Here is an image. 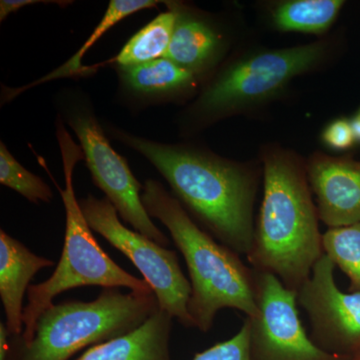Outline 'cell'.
<instances>
[{"label": "cell", "mask_w": 360, "mask_h": 360, "mask_svg": "<svg viewBox=\"0 0 360 360\" xmlns=\"http://www.w3.org/2000/svg\"><path fill=\"white\" fill-rule=\"evenodd\" d=\"M175 14L172 41L165 58L202 77L219 63L225 37L206 14L179 1H165Z\"/></svg>", "instance_id": "12"}, {"label": "cell", "mask_w": 360, "mask_h": 360, "mask_svg": "<svg viewBox=\"0 0 360 360\" xmlns=\"http://www.w3.org/2000/svg\"><path fill=\"white\" fill-rule=\"evenodd\" d=\"M141 200L149 217L167 227L184 258L191 284L187 309L194 328L208 333L224 309L257 316L255 272L239 255L201 229L158 180H146Z\"/></svg>", "instance_id": "3"}, {"label": "cell", "mask_w": 360, "mask_h": 360, "mask_svg": "<svg viewBox=\"0 0 360 360\" xmlns=\"http://www.w3.org/2000/svg\"><path fill=\"white\" fill-rule=\"evenodd\" d=\"M91 231L101 234L125 255L153 288L160 309L172 315L184 328H194L188 314L191 284L184 276L176 252L167 250L120 221L115 206L106 198L91 194L79 200Z\"/></svg>", "instance_id": "8"}, {"label": "cell", "mask_w": 360, "mask_h": 360, "mask_svg": "<svg viewBox=\"0 0 360 360\" xmlns=\"http://www.w3.org/2000/svg\"><path fill=\"white\" fill-rule=\"evenodd\" d=\"M335 269L323 253L297 290V304L309 315L315 345L328 354L352 356L360 350V292H342Z\"/></svg>", "instance_id": "10"}, {"label": "cell", "mask_w": 360, "mask_h": 360, "mask_svg": "<svg viewBox=\"0 0 360 360\" xmlns=\"http://www.w3.org/2000/svg\"><path fill=\"white\" fill-rule=\"evenodd\" d=\"M160 309L155 293L104 288L91 302L53 303L40 315L30 343L11 338L8 360H70L84 348L142 326Z\"/></svg>", "instance_id": "5"}, {"label": "cell", "mask_w": 360, "mask_h": 360, "mask_svg": "<svg viewBox=\"0 0 360 360\" xmlns=\"http://www.w3.org/2000/svg\"><path fill=\"white\" fill-rule=\"evenodd\" d=\"M322 248L349 278V290L360 292V222L329 229L322 234Z\"/></svg>", "instance_id": "19"}, {"label": "cell", "mask_w": 360, "mask_h": 360, "mask_svg": "<svg viewBox=\"0 0 360 360\" xmlns=\"http://www.w3.org/2000/svg\"><path fill=\"white\" fill-rule=\"evenodd\" d=\"M264 184L248 260L255 271L274 274L297 292L324 253L307 167L290 153L270 150L264 158Z\"/></svg>", "instance_id": "2"}, {"label": "cell", "mask_w": 360, "mask_h": 360, "mask_svg": "<svg viewBox=\"0 0 360 360\" xmlns=\"http://www.w3.org/2000/svg\"><path fill=\"white\" fill-rule=\"evenodd\" d=\"M0 184L13 189L34 205L53 200L51 186L37 175L28 172L0 142Z\"/></svg>", "instance_id": "20"}, {"label": "cell", "mask_w": 360, "mask_h": 360, "mask_svg": "<svg viewBox=\"0 0 360 360\" xmlns=\"http://www.w3.org/2000/svg\"><path fill=\"white\" fill-rule=\"evenodd\" d=\"M250 322L245 317L243 326L231 340L217 343L194 355L193 360H250Z\"/></svg>", "instance_id": "21"}, {"label": "cell", "mask_w": 360, "mask_h": 360, "mask_svg": "<svg viewBox=\"0 0 360 360\" xmlns=\"http://www.w3.org/2000/svg\"><path fill=\"white\" fill-rule=\"evenodd\" d=\"M322 139L331 148L342 150L352 148L355 142L352 124L347 120H336L328 125Z\"/></svg>", "instance_id": "22"}, {"label": "cell", "mask_w": 360, "mask_h": 360, "mask_svg": "<svg viewBox=\"0 0 360 360\" xmlns=\"http://www.w3.org/2000/svg\"><path fill=\"white\" fill-rule=\"evenodd\" d=\"M160 2L162 4L163 1H158V0H111L105 13H104L103 20L94 28V32L90 34L86 41L80 47L79 51L70 60L66 61L60 68L52 71L46 77L40 78L37 82H33L32 84L26 85V86L21 87V89H13L14 92L9 94L8 99L18 96L20 92H23L25 90L30 89V87L37 86V85L44 84V82L65 77H84V75H86V66L82 65V58H84L86 52L106 32H110L113 26L127 18V16L143 11V9L153 8V7L158 6V4Z\"/></svg>", "instance_id": "17"}, {"label": "cell", "mask_w": 360, "mask_h": 360, "mask_svg": "<svg viewBox=\"0 0 360 360\" xmlns=\"http://www.w3.org/2000/svg\"><path fill=\"white\" fill-rule=\"evenodd\" d=\"M56 137L63 158L65 188H60L51 176L44 158H37L40 165L53 180L65 210V236L63 255L53 274L39 284H32L27 290V304L23 312V329L20 336H13L23 343H30L34 336L40 315L53 304L54 298L65 291L84 286L104 288H129L134 292H153L144 279L131 276L115 264L101 248L92 234L80 207L73 187V172L78 161L84 160L82 146L73 141L65 122L58 117Z\"/></svg>", "instance_id": "4"}, {"label": "cell", "mask_w": 360, "mask_h": 360, "mask_svg": "<svg viewBox=\"0 0 360 360\" xmlns=\"http://www.w3.org/2000/svg\"><path fill=\"white\" fill-rule=\"evenodd\" d=\"M319 219L329 229L360 222V162L317 155L307 167Z\"/></svg>", "instance_id": "11"}, {"label": "cell", "mask_w": 360, "mask_h": 360, "mask_svg": "<svg viewBox=\"0 0 360 360\" xmlns=\"http://www.w3.org/2000/svg\"><path fill=\"white\" fill-rule=\"evenodd\" d=\"M350 124H352V131H354L355 141L360 142V108L355 113L354 118L350 120Z\"/></svg>", "instance_id": "25"}, {"label": "cell", "mask_w": 360, "mask_h": 360, "mask_svg": "<svg viewBox=\"0 0 360 360\" xmlns=\"http://www.w3.org/2000/svg\"><path fill=\"white\" fill-rule=\"evenodd\" d=\"M255 272L258 314L250 322V360H349L315 345L297 310V292L274 274Z\"/></svg>", "instance_id": "9"}, {"label": "cell", "mask_w": 360, "mask_h": 360, "mask_svg": "<svg viewBox=\"0 0 360 360\" xmlns=\"http://www.w3.org/2000/svg\"><path fill=\"white\" fill-rule=\"evenodd\" d=\"M8 329L6 324L0 323V360H8L11 352V340H9Z\"/></svg>", "instance_id": "24"}, {"label": "cell", "mask_w": 360, "mask_h": 360, "mask_svg": "<svg viewBox=\"0 0 360 360\" xmlns=\"http://www.w3.org/2000/svg\"><path fill=\"white\" fill-rule=\"evenodd\" d=\"M58 103L60 117L79 141L92 181L115 206L118 217L158 245H169V239L153 224L142 203L143 186L127 160L111 146L89 96L80 90L66 89L59 94Z\"/></svg>", "instance_id": "6"}, {"label": "cell", "mask_w": 360, "mask_h": 360, "mask_svg": "<svg viewBox=\"0 0 360 360\" xmlns=\"http://www.w3.org/2000/svg\"><path fill=\"white\" fill-rule=\"evenodd\" d=\"M326 53L321 42L260 52L220 71L206 84L191 111L206 122L264 101L293 77L314 68Z\"/></svg>", "instance_id": "7"}, {"label": "cell", "mask_w": 360, "mask_h": 360, "mask_svg": "<svg viewBox=\"0 0 360 360\" xmlns=\"http://www.w3.org/2000/svg\"><path fill=\"white\" fill-rule=\"evenodd\" d=\"M174 22L175 14L167 8L165 13L158 14L155 20L135 33L115 58L87 66V71L92 73L106 65L113 66V68H129L165 58L172 41Z\"/></svg>", "instance_id": "16"}, {"label": "cell", "mask_w": 360, "mask_h": 360, "mask_svg": "<svg viewBox=\"0 0 360 360\" xmlns=\"http://www.w3.org/2000/svg\"><path fill=\"white\" fill-rule=\"evenodd\" d=\"M106 134L143 156L201 229L238 255L248 253L255 238V172L203 149L168 144L106 125Z\"/></svg>", "instance_id": "1"}, {"label": "cell", "mask_w": 360, "mask_h": 360, "mask_svg": "<svg viewBox=\"0 0 360 360\" xmlns=\"http://www.w3.org/2000/svg\"><path fill=\"white\" fill-rule=\"evenodd\" d=\"M53 260L39 257L20 240L0 231V297L9 335H22L23 297L37 272L54 266Z\"/></svg>", "instance_id": "14"}, {"label": "cell", "mask_w": 360, "mask_h": 360, "mask_svg": "<svg viewBox=\"0 0 360 360\" xmlns=\"http://www.w3.org/2000/svg\"><path fill=\"white\" fill-rule=\"evenodd\" d=\"M115 70L118 97L134 110L176 101L193 91L201 79L167 58Z\"/></svg>", "instance_id": "13"}, {"label": "cell", "mask_w": 360, "mask_h": 360, "mask_svg": "<svg viewBox=\"0 0 360 360\" xmlns=\"http://www.w3.org/2000/svg\"><path fill=\"white\" fill-rule=\"evenodd\" d=\"M349 360H360V350L359 352H357L356 354L352 355Z\"/></svg>", "instance_id": "26"}, {"label": "cell", "mask_w": 360, "mask_h": 360, "mask_svg": "<svg viewBox=\"0 0 360 360\" xmlns=\"http://www.w3.org/2000/svg\"><path fill=\"white\" fill-rule=\"evenodd\" d=\"M58 4L59 6H68L70 1L63 0H1L0 1V22L6 20L7 16L18 13L25 6H35V4Z\"/></svg>", "instance_id": "23"}, {"label": "cell", "mask_w": 360, "mask_h": 360, "mask_svg": "<svg viewBox=\"0 0 360 360\" xmlns=\"http://www.w3.org/2000/svg\"><path fill=\"white\" fill-rule=\"evenodd\" d=\"M172 315L158 309L131 333L89 347L75 360H172Z\"/></svg>", "instance_id": "15"}, {"label": "cell", "mask_w": 360, "mask_h": 360, "mask_svg": "<svg viewBox=\"0 0 360 360\" xmlns=\"http://www.w3.org/2000/svg\"><path fill=\"white\" fill-rule=\"evenodd\" d=\"M340 0H292L277 6L272 21L283 32L321 33L338 18Z\"/></svg>", "instance_id": "18"}]
</instances>
